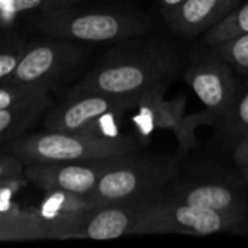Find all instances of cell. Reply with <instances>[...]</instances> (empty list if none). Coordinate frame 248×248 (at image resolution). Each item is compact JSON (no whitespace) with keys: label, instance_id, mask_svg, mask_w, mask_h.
Returning <instances> with one entry per match:
<instances>
[{"label":"cell","instance_id":"6da1fadb","mask_svg":"<svg viewBox=\"0 0 248 248\" xmlns=\"http://www.w3.org/2000/svg\"><path fill=\"white\" fill-rule=\"evenodd\" d=\"M180 67V57L171 45L161 41L140 42L92 74L84 90L144 99L150 93L166 89L179 74Z\"/></svg>","mask_w":248,"mask_h":248},{"label":"cell","instance_id":"7a4b0ae2","mask_svg":"<svg viewBox=\"0 0 248 248\" xmlns=\"http://www.w3.org/2000/svg\"><path fill=\"white\" fill-rule=\"evenodd\" d=\"M180 166L161 154H126L99 179L89 196L96 206L108 203H151L176 183Z\"/></svg>","mask_w":248,"mask_h":248},{"label":"cell","instance_id":"3957f363","mask_svg":"<svg viewBox=\"0 0 248 248\" xmlns=\"http://www.w3.org/2000/svg\"><path fill=\"white\" fill-rule=\"evenodd\" d=\"M246 215L217 212L160 198L147 205L135 230V235L190 234L212 235L238 232Z\"/></svg>","mask_w":248,"mask_h":248},{"label":"cell","instance_id":"277c9868","mask_svg":"<svg viewBox=\"0 0 248 248\" xmlns=\"http://www.w3.org/2000/svg\"><path fill=\"white\" fill-rule=\"evenodd\" d=\"M138 145L126 137H97L86 132L45 134L20 144V154L39 163H73L135 153Z\"/></svg>","mask_w":248,"mask_h":248},{"label":"cell","instance_id":"5b68a950","mask_svg":"<svg viewBox=\"0 0 248 248\" xmlns=\"http://www.w3.org/2000/svg\"><path fill=\"white\" fill-rule=\"evenodd\" d=\"M193 60L185 71V80L205 105L206 112L224 121L230 113L240 86L234 68L214 49Z\"/></svg>","mask_w":248,"mask_h":248},{"label":"cell","instance_id":"8992f818","mask_svg":"<svg viewBox=\"0 0 248 248\" xmlns=\"http://www.w3.org/2000/svg\"><path fill=\"white\" fill-rule=\"evenodd\" d=\"M119 157L89 160V163H67L61 166L45 164L41 167H32L28 174L32 180L46 189H58L67 195L90 196L100 176L110 169Z\"/></svg>","mask_w":248,"mask_h":248},{"label":"cell","instance_id":"52a82bcc","mask_svg":"<svg viewBox=\"0 0 248 248\" xmlns=\"http://www.w3.org/2000/svg\"><path fill=\"white\" fill-rule=\"evenodd\" d=\"M176 203L192 205L217 212L247 215V201L241 189L218 180L185 182L173 185L164 196Z\"/></svg>","mask_w":248,"mask_h":248},{"label":"cell","instance_id":"ba28073f","mask_svg":"<svg viewBox=\"0 0 248 248\" xmlns=\"http://www.w3.org/2000/svg\"><path fill=\"white\" fill-rule=\"evenodd\" d=\"M153 23L144 15L131 13H87L74 17L67 29L81 41H115L138 36L151 29Z\"/></svg>","mask_w":248,"mask_h":248},{"label":"cell","instance_id":"9c48e42d","mask_svg":"<svg viewBox=\"0 0 248 248\" xmlns=\"http://www.w3.org/2000/svg\"><path fill=\"white\" fill-rule=\"evenodd\" d=\"M148 203H108L86 212L80 219L81 234L90 240H116L135 235L140 218Z\"/></svg>","mask_w":248,"mask_h":248},{"label":"cell","instance_id":"30bf717a","mask_svg":"<svg viewBox=\"0 0 248 248\" xmlns=\"http://www.w3.org/2000/svg\"><path fill=\"white\" fill-rule=\"evenodd\" d=\"M241 0H186L177 9L164 16L170 28L186 38H195L232 12Z\"/></svg>","mask_w":248,"mask_h":248},{"label":"cell","instance_id":"8fae6325","mask_svg":"<svg viewBox=\"0 0 248 248\" xmlns=\"http://www.w3.org/2000/svg\"><path fill=\"white\" fill-rule=\"evenodd\" d=\"M142 99L134 96H112L103 93H90L89 96L76 100L65 108L58 121V126L67 132H78L96 119L113 113L126 110Z\"/></svg>","mask_w":248,"mask_h":248},{"label":"cell","instance_id":"7c38bea8","mask_svg":"<svg viewBox=\"0 0 248 248\" xmlns=\"http://www.w3.org/2000/svg\"><path fill=\"white\" fill-rule=\"evenodd\" d=\"M244 35H248V3L238 4L221 22L206 31L203 33V44L212 48Z\"/></svg>","mask_w":248,"mask_h":248},{"label":"cell","instance_id":"4fadbf2b","mask_svg":"<svg viewBox=\"0 0 248 248\" xmlns=\"http://www.w3.org/2000/svg\"><path fill=\"white\" fill-rule=\"evenodd\" d=\"M55 62V52L48 46H38L29 51L16 65L15 76L23 83H31L45 76Z\"/></svg>","mask_w":248,"mask_h":248},{"label":"cell","instance_id":"5bb4252c","mask_svg":"<svg viewBox=\"0 0 248 248\" xmlns=\"http://www.w3.org/2000/svg\"><path fill=\"white\" fill-rule=\"evenodd\" d=\"M222 124L225 126L227 135L234 142L248 134V87L243 93H240L238 90L234 105Z\"/></svg>","mask_w":248,"mask_h":248},{"label":"cell","instance_id":"9a60e30c","mask_svg":"<svg viewBox=\"0 0 248 248\" xmlns=\"http://www.w3.org/2000/svg\"><path fill=\"white\" fill-rule=\"evenodd\" d=\"M234 70L248 77V35L212 46Z\"/></svg>","mask_w":248,"mask_h":248},{"label":"cell","instance_id":"2e32d148","mask_svg":"<svg viewBox=\"0 0 248 248\" xmlns=\"http://www.w3.org/2000/svg\"><path fill=\"white\" fill-rule=\"evenodd\" d=\"M234 160L241 171L248 169V134L234 142Z\"/></svg>","mask_w":248,"mask_h":248},{"label":"cell","instance_id":"e0dca14e","mask_svg":"<svg viewBox=\"0 0 248 248\" xmlns=\"http://www.w3.org/2000/svg\"><path fill=\"white\" fill-rule=\"evenodd\" d=\"M44 0H0V6L7 12H23L39 7Z\"/></svg>","mask_w":248,"mask_h":248},{"label":"cell","instance_id":"ac0fdd59","mask_svg":"<svg viewBox=\"0 0 248 248\" xmlns=\"http://www.w3.org/2000/svg\"><path fill=\"white\" fill-rule=\"evenodd\" d=\"M20 222H22L20 215H10L7 212H0V235L15 234L16 232L15 225H19Z\"/></svg>","mask_w":248,"mask_h":248},{"label":"cell","instance_id":"d6986e66","mask_svg":"<svg viewBox=\"0 0 248 248\" xmlns=\"http://www.w3.org/2000/svg\"><path fill=\"white\" fill-rule=\"evenodd\" d=\"M17 65V61L13 55L9 54H1L0 55V78L6 77L7 74L13 73Z\"/></svg>","mask_w":248,"mask_h":248},{"label":"cell","instance_id":"ffe728a7","mask_svg":"<svg viewBox=\"0 0 248 248\" xmlns=\"http://www.w3.org/2000/svg\"><path fill=\"white\" fill-rule=\"evenodd\" d=\"M22 94L13 90H6V89H0V110L10 108L12 105H15V102L20 100Z\"/></svg>","mask_w":248,"mask_h":248},{"label":"cell","instance_id":"44dd1931","mask_svg":"<svg viewBox=\"0 0 248 248\" xmlns=\"http://www.w3.org/2000/svg\"><path fill=\"white\" fill-rule=\"evenodd\" d=\"M15 122V112L9 110V108L0 110V134H3L12 124Z\"/></svg>","mask_w":248,"mask_h":248},{"label":"cell","instance_id":"7402d4cb","mask_svg":"<svg viewBox=\"0 0 248 248\" xmlns=\"http://www.w3.org/2000/svg\"><path fill=\"white\" fill-rule=\"evenodd\" d=\"M19 171V166L12 161H0V180L10 177Z\"/></svg>","mask_w":248,"mask_h":248},{"label":"cell","instance_id":"603a6c76","mask_svg":"<svg viewBox=\"0 0 248 248\" xmlns=\"http://www.w3.org/2000/svg\"><path fill=\"white\" fill-rule=\"evenodd\" d=\"M186 0H160V10L163 13V16L169 15L170 12H173L174 9H177L180 4H183Z\"/></svg>","mask_w":248,"mask_h":248},{"label":"cell","instance_id":"cb8c5ba5","mask_svg":"<svg viewBox=\"0 0 248 248\" xmlns=\"http://www.w3.org/2000/svg\"><path fill=\"white\" fill-rule=\"evenodd\" d=\"M241 173H243V176H244V180H246V183H247V185H248V169H246V170H243Z\"/></svg>","mask_w":248,"mask_h":248}]
</instances>
